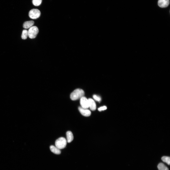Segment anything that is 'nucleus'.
Segmentation results:
<instances>
[{"mask_svg":"<svg viewBox=\"0 0 170 170\" xmlns=\"http://www.w3.org/2000/svg\"><path fill=\"white\" fill-rule=\"evenodd\" d=\"M84 92L82 89H77L74 90L71 93L70 98L72 100H75L80 99L84 96Z\"/></svg>","mask_w":170,"mask_h":170,"instance_id":"1","label":"nucleus"},{"mask_svg":"<svg viewBox=\"0 0 170 170\" xmlns=\"http://www.w3.org/2000/svg\"><path fill=\"white\" fill-rule=\"evenodd\" d=\"M67 141L64 137H60L57 139L55 141V146L60 149L65 148L67 144Z\"/></svg>","mask_w":170,"mask_h":170,"instance_id":"2","label":"nucleus"},{"mask_svg":"<svg viewBox=\"0 0 170 170\" xmlns=\"http://www.w3.org/2000/svg\"><path fill=\"white\" fill-rule=\"evenodd\" d=\"M38 32V28L37 26H33L28 31V36L30 38H34L36 37Z\"/></svg>","mask_w":170,"mask_h":170,"instance_id":"3","label":"nucleus"},{"mask_svg":"<svg viewBox=\"0 0 170 170\" xmlns=\"http://www.w3.org/2000/svg\"><path fill=\"white\" fill-rule=\"evenodd\" d=\"M41 13L40 11L37 9H33L30 10L29 12V17L33 19H36L40 16Z\"/></svg>","mask_w":170,"mask_h":170,"instance_id":"4","label":"nucleus"},{"mask_svg":"<svg viewBox=\"0 0 170 170\" xmlns=\"http://www.w3.org/2000/svg\"><path fill=\"white\" fill-rule=\"evenodd\" d=\"M80 104L82 108L87 109L89 107L88 100L85 97H83L80 98Z\"/></svg>","mask_w":170,"mask_h":170,"instance_id":"5","label":"nucleus"},{"mask_svg":"<svg viewBox=\"0 0 170 170\" xmlns=\"http://www.w3.org/2000/svg\"><path fill=\"white\" fill-rule=\"evenodd\" d=\"M78 110L81 114L84 116H89L91 114L90 111L87 109L79 107H78Z\"/></svg>","mask_w":170,"mask_h":170,"instance_id":"6","label":"nucleus"},{"mask_svg":"<svg viewBox=\"0 0 170 170\" xmlns=\"http://www.w3.org/2000/svg\"><path fill=\"white\" fill-rule=\"evenodd\" d=\"M169 4V0H158V5L162 8L167 7Z\"/></svg>","mask_w":170,"mask_h":170,"instance_id":"7","label":"nucleus"},{"mask_svg":"<svg viewBox=\"0 0 170 170\" xmlns=\"http://www.w3.org/2000/svg\"><path fill=\"white\" fill-rule=\"evenodd\" d=\"M89 102V107L92 110H95L96 108V105L94 100L91 98L88 99Z\"/></svg>","mask_w":170,"mask_h":170,"instance_id":"8","label":"nucleus"},{"mask_svg":"<svg viewBox=\"0 0 170 170\" xmlns=\"http://www.w3.org/2000/svg\"><path fill=\"white\" fill-rule=\"evenodd\" d=\"M34 24V22L33 21H26L24 23L23 27L25 29H29L33 26Z\"/></svg>","mask_w":170,"mask_h":170,"instance_id":"9","label":"nucleus"},{"mask_svg":"<svg viewBox=\"0 0 170 170\" xmlns=\"http://www.w3.org/2000/svg\"><path fill=\"white\" fill-rule=\"evenodd\" d=\"M50 149L51 152L55 154H59L61 153L60 149L56 146L51 145L50 147Z\"/></svg>","mask_w":170,"mask_h":170,"instance_id":"10","label":"nucleus"},{"mask_svg":"<svg viewBox=\"0 0 170 170\" xmlns=\"http://www.w3.org/2000/svg\"><path fill=\"white\" fill-rule=\"evenodd\" d=\"M66 135L67 142L69 143L73 140V136L72 132L70 131H68L66 133Z\"/></svg>","mask_w":170,"mask_h":170,"instance_id":"11","label":"nucleus"},{"mask_svg":"<svg viewBox=\"0 0 170 170\" xmlns=\"http://www.w3.org/2000/svg\"><path fill=\"white\" fill-rule=\"evenodd\" d=\"M159 170H169L168 168L163 163H160L157 166Z\"/></svg>","mask_w":170,"mask_h":170,"instance_id":"12","label":"nucleus"},{"mask_svg":"<svg viewBox=\"0 0 170 170\" xmlns=\"http://www.w3.org/2000/svg\"><path fill=\"white\" fill-rule=\"evenodd\" d=\"M28 36V31L26 30H23L22 31L21 35V38L23 39H26L27 38Z\"/></svg>","mask_w":170,"mask_h":170,"instance_id":"13","label":"nucleus"},{"mask_svg":"<svg viewBox=\"0 0 170 170\" xmlns=\"http://www.w3.org/2000/svg\"><path fill=\"white\" fill-rule=\"evenodd\" d=\"M161 159L163 162L166 163L169 165H170V157L164 156L162 157Z\"/></svg>","mask_w":170,"mask_h":170,"instance_id":"14","label":"nucleus"},{"mask_svg":"<svg viewBox=\"0 0 170 170\" xmlns=\"http://www.w3.org/2000/svg\"><path fill=\"white\" fill-rule=\"evenodd\" d=\"M42 1V0H32V2L34 5L37 6L41 4Z\"/></svg>","mask_w":170,"mask_h":170,"instance_id":"15","label":"nucleus"},{"mask_svg":"<svg viewBox=\"0 0 170 170\" xmlns=\"http://www.w3.org/2000/svg\"><path fill=\"white\" fill-rule=\"evenodd\" d=\"M93 97L94 99L97 101L100 102L101 100V98L98 96L96 95H94Z\"/></svg>","mask_w":170,"mask_h":170,"instance_id":"16","label":"nucleus"},{"mask_svg":"<svg viewBox=\"0 0 170 170\" xmlns=\"http://www.w3.org/2000/svg\"><path fill=\"white\" fill-rule=\"evenodd\" d=\"M107 109V107L105 106L100 107L98 108V110L99 111L104 110Z\"/></svg>","mask_w":170,"mask_h":170,"instance_id":"17","label":"nucleus"}]
</instances>
